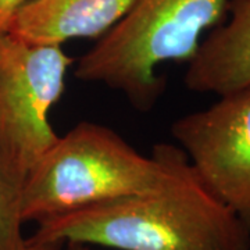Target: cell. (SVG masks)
<instances>
[{
	"mask_svg": "<svg viewBox=\"0 0 250 250\" xmlns=\"http://www.w3.org/2000/svg\"><path fill=\"white\" fill-rule=\"evenodd\" d=\"M120 250H250V229L213 195L179 147L157 188L56 215L31 236Z\"/></svg>",
	"mask_w": 250,
	"mask_h": 250,
	"instance_id": "6da1fadb",
	"label": "cell"
},
{
	"mask_svg": "<svg viewBox=\"0 0 250 250\" xmlns=\"http://www.w3.org/2000/svg\"><path fill=\"white\" fill-rule=\"evenodd\" d=\"M179 147L161 143L146 157L107 126L82 121L29 172L21 192L24 223L152 190L167 178Z\"/></svg>",
	"mask_w": 250,
	"mask_h": 250,
	"instance_id": "7a4b0ae2",
	"label": "cell"
},
{
	"mask_svg": "<svg viewBox=\"0 0 250 250\" xmlns=\"http://www.w3.org/2000/svg\"><path fill=\"white\" fill-rule=\"evenodd\" d=\"M228 0H136L120 24L75 62L81 81L118 90L138 110L157 103L163 64L189 62L206 32L225 17Z\"/></svg>",
	"mask_w": 250,
	"mask_h": 250,
	"instance_id": "3957f363",
	"label": "cell"
},
{
	"mask_svg": "<svg viewBox=\"0 0 250 250\" xmlns=\"http://www.w3.org/2000/svg\"><path fill=\"white\" fill-rule=\"evenodd\" d=\"M72 62L62 46L0 35V166L21 187L59 139L50 111Z\"/></svg>",
	"mask_w": 250,
	"mask_h": 250,
	"instance_id": "277c9868",
	"label": "cell"
},
{
	"mask_svg": "<svg viewBox=\"0 0 250 250\" xmlns=\"http://www.w3.org/2000/svg\"><path fill=\"white\" fill-rule=\"evenodd\" d=\"M171 134L206 187L250 229V86L179 117Z\"/></svg>",
	"mask_w": 250,
	"mask_h": 250,
	"instance_id": "5b68a950",
	"label": "cell"
},
{
	"mask_svg": "<svg viewBox=\"0 0 250 250\" xmlns=\"http://www.w3.org/2000/svg\"><path fill=\"white\" fill-rule=\"evenodd\" d=\"M136 0H31L10 20L7 35L28 43L62 46L100 39L123 21Z\"/></svg>",
	"mask_w": 250,
	"mask_h": 250,
	"instance_id": "8992f818",
	"label": "cell"
},
{
	"mask_svg": "<svg viewBox=\"0 0 250 250\" xmlns=\"http://www.w3.org/2000/svg\"><path fill=\"white\" fill-rule=\"evenodd\" d=\"M185 85L223 96L250 86V0H228L224 20L189 60Z\"/></svg>",
	"mask_w": 250,
	"mask_h": 250,
	"instance_id": "52a82bcc",
	"label": "cell"
},
{
	"mask_svg": "<svg viewBox=\"0 0 250 250\" xmlns=\"http://www.w3.org/2000/svg\"><path fill=\"white\" fill-rule=\"evenodd\" d=\"M22 187L0 166V250H21L25 245L21 214Z\"/></svg>",
	"mask_w": 250,
	"mask_h": 250,
	"instance_id": "ba28073f",
	"label": "cell"
},
{
	"mask_svg": "<svg viewBox=\"0 0 250 250\" xmlns=\"http://www.w3.org/2000/svg\"><path fill=\"white\" fill-rule=\"evenodd\" d=\"M31 0H0V35L6 32L10 20Z\"/></svg>",
	"mask_w": 250,
	"mask_h": 250,
	"instance_id": "9c48e42d",
	"label": "cell"
},
{
	"mask_svg": "<svg viewBox=\"0 0 250 250\" xmlns=\"http://www.w3.org/2000/svg\"><path fill=\"white\" fill-rule=\"evenodd\" d=\"M62 246L64 245L56 242H43L34 238H28L21 250H62Z\"/></svg>",
	"mask_w": 250,
	"mask_h": 250,
	"instance_id": "30bf717a",
	"label": "cell"
},
{
	"mask_svg": "<svg viewBox=\"0 0 250 250\" xmlns=\"http://www.w3.org/2000/svg\"><path fill=\"white\" fill-rule=\"evenodd\" d=\"M62 250H90L86 245H78V243H68L64 245Z\"/></svg>",
	"mask_w": 250,
	"mask_h": 250,
	"instance_id": "8fae6325",
	"label": "cell"
}]
</instances>
